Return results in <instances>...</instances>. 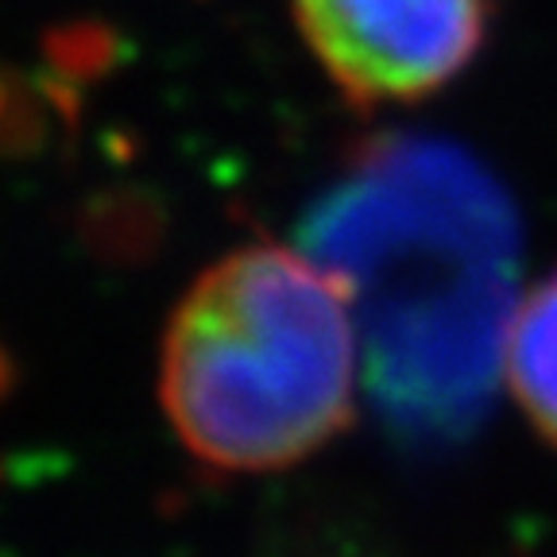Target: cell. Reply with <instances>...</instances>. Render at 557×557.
Instances as JSON below:
<instances>
[{"label": "cell", "mask_w": 557, "mask_h": 557, "mask_svg": "<svg viewBox=\"0 0 557 557\" xmlns=\"http://www.w3.org/2000/svg\"><path fill=\"white\" fill-rule=\"evenodd\" d=\"M16 375H20L16 360H12L9 348L0 345V403H4L12 395V387H16Z\"/></svg>", "instance_id": "cell-7"}, {"label": "cell", "mask_w": 557, "mask_h": 557, "mask_svg": "<svg viewBox=\"0 0 557 557\" xmlns=\"http://www.w3.org/2000/svg\"><path fill=\"white\" fill-rule=\"evenodd\" d=\"M298 244L348 295L383 430L410 453L476 434L507 352L522 244L496 174L449 139L372 136L310 201Z\"/></svg>", "instance_id": "cell-1"}, {"label": "cell", "mask_w": 557, "mask_h": 557, "mask_svg": "<svg viewBox=\"0 0 557 557\" xmlns=\"http://www.w3.org/2000/svg\"><path fill=\"white\" fill-rule=\"evenodd\" d=\"M504 364L527 422L557 449V271L515 310Z\"/></svg>", "instance_id": "cell-4"}, {"label": "cell", "mask_w": 557, "mask_h": 557, "mask_svg": "<svg viewBox=\"0 0 557 557\" xmlns=\"http://www.w3.org/2000/svg\"><path fill=\"white\" fill-rule=\"evenodd\" d=\"M313 59L360 109L410 104L480 54L492 0H290Z\"/></svg>", "instance_id": "cell-3"}, {"label": "cell", "mask_w": 557, "mask_h": 557, "mask_svg": "<svg viewBox=\"0 0 557 557\" xmlns=\"http://www.w3.org/2000/svg\"><path fill=\"white\" fill-rule=\"evenodd\" d=\"M163 209L148 190H113L97 194L78 218L86 248L104 263H144L159 248L163 236Z\"/></svg>", "instance_id": "cell-5"}, {"label": "cell", "mask_w": 557, "mask_h": 557, "mask_svg": "<svg viewBox=\"0 0 557 557\" xmlns=\"http://www.w3.org/2000/svg\"><path fill=\"white\" fill-rule=\"evenodd\" d=\"M44 109L39 97L12 74H0V156H32L44 144Z\"/></svg>", "instance_id": "cell-6"}, {"label": "cell", "mask_w": 557, "mask_h": 557, "mask_svg": "<svg viewBox=\"0 0 557 557\" xmlns=\"http://www.w3.org/2000/svg\"><path fill=\"white\" fill-rule=\"evenodd\" d=\"M357 322L310 256L248 244L174 310L159 395L198 461L225 472L298 465L352 426Z\"/></svg>", "instance_id": "cell-2"}]
</instances>
